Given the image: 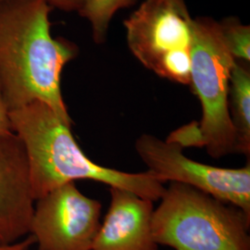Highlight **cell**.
I'll return each instance as SVG.
<instances>
[{"label":"cell","instance_id":"6da1fadb","mask_svg":"<svg viewBox=\"0 0 250 250\" xmlns=\"http://www.w3.org/2000/svg\"><path fill=\"white\" fill-rule=\"evenodd\" d=\"M45 0L0 2V92L9 111L39 101L69 125L62 73L77 57L76 44L53 37Z\"/></svg>","mask_w":250,"mask_h":250},{"label":"cell","instance_id":"7a4b0ae2","mask_svg":"<svg viewBox=\"0 0 250 250\" xmlns=\"http://www.w3.org/2000/svg\"><path fill=\"white\" fill-rule=\"evenodd\" d=\"M13 133L23 146L34 197L78 180L125 189L152 202L160 200L165 184L150 171L125 172L102 166L81 149L65 123L51 107L36 101L9 111Z\"/></svg>","mask_w":250,"mask_h":250},{"label":"cell","instance_id":"3957f363","mask_svg":"<svg viewBox=\"0 0 250 250\" xmlns=\"http://www.w3.org/2000/svg\"><path fill=\"white\" fill-rule=\"evenodd\" d=\"M235 60L224 45L218 21L198 17L193 23L190 83L202 117L174 131L168 141L204 146L213 159L236 153V137L228 108L229 81Z\"/></svg>","mask_w":250,"mask_h":250},{"label":"cell","instance_id":"277c9868","mask_svg":"<svg viewBox=\"0 0 250 250\" xmlns=\"http://www.w3.org/2000/svg\"><path fill=\"white\" fill-rule=\"evenodd\" d=\"M152 215L156 243L174 250H250V216L196 188L171 183Z\"/></svg>","mask_w":250,"mask_h":250},{"label":"cell","instance_id":"5b68a950","mask_svg":"<svg viewBox=\"0 0 250 250\" xmlns=\"http://www.w3.org/2000/svg\"><path fill=\"white\" fill-rule=\"evenodd\" d=\"M193 23L186 0H145L125 21L127 45L146 69L187 85Z\"/></svg>","mask_w":250,"mask_h":250},{"label":"cell","instance_id":"8992f818","mask_svg":"<svg viewBox=\"0 0 250 250\" xmlns=\"http://www.w3.org/2000/svg\"><path fill=\"white\" fill-rule=\"evenodd\" d=\"M135 151L147 170L165 184L179 183L241 208L250 216V163L231 169L211 166L187 157L178 144L153 134H141Z\"/></svg>","mask_w":250,"mask_h":250},{"label":"cell","instance_id":"52a82bcc","mask_svg":"<svg viewBox=\"0 0 250 250\" xmlns=\"http://www.w3.org/2000/svg\"><path fill=\"white\" fill-rule=\"evenodd\" d=\"M101 210L99 200L68 183L36 199L30 235L37 250H92Z\"/></svg>","mask_w":250,"mask_h":250},{"label":"cell","instance_id":"ba28073f","mask_svg":"<svg viewBox=\"0 0 250 250\" xmlns=\"http://www.w3.org/2000/svg\"><path fill=\"white\" fill-rule=\"evenodd\" d=\"M35 204L22 144L15 134L0 138V247L30 234Z\"/></svg>","mask_w":250,"mask_h":250},{"label":"cell","instance_id":"9c48e42d","mask_svg":"<svg viewBox=\"0 0 250 250\" xmlns=\"http://www.w3.org/2000/svg\"><path fill=\"white\" fill-rule=\"evenodd\" d=\"M109 193L92 250H159L152 233L153 202L123 188H110Z\"/></svg>","mask_w":250,"mask_h":250},{"label":"cell","instance_id":"30bf717a","mask_svg":"<svg viewBox=\"0 0 250 250\" xmlns=\"http://www.w3.org/2000/svg\"><path fill=\"white\" fill-rule=\"evenodd\" d=\"M228 108L236 137V153L250 156V63L235 61L228 90Z\"/></svg>","mask_w":250,"mask_h":250},{"label":"cell","instance_id":"8fae6325","mask_svg":"<svg viewBox=\"0 0 250 250\" xmlns=\"http://www.w3.org/2000/svg\"><path fill=\"white\" fill-rule=\"evenodd\" d=\"M137 0H85L78 11L81 17L87 20L96 44L106 41L111 20L121 9L134 6Z\"/></svg>","mask_w":250,"mask_h":250},{"label":"cell","instance_id":"7c38bea8","mask_svg":"<svg viewBox=\"0 0 250 250\" xmlns=\"http://www.w3.org/2000/svg\"><path fill=\"white\" fill-rule=\"evenodd\" d=\"M224 45L235 61L250 63V26L237 17H227L218 21Z\"/></svg>","mask_w":250,"mask_h":250},{"label":"cell","instance_id":"4fadbf2b","mask_svg":"<svg viewBox=\"0 0 250 250\" xmlns=\"http://www.w3.org/2000/svg\"><path fill=\"white\" fill-rule=\"evenodd\" d=\"M13 134L14 133L10 122L9 108L0 92V138L7 137Z\"/></svg>","mask_w":250,"mask_h":250},{"label":"cell","instance_id":"5bb4252c","mask_svg":"<svg viewBox=\"0 0 250 250\" xmlns=\"http://www.w3.org/2000/svg\"><path fill=\"white\" fill-rule=\"evenodd\" d=\"M6 0H0V2ZM53 9H58L65 12H78L85 0H45Z\"/></svg>","mask_w":250,"mask_h":250},{"label":"cell","instance_id":"9a60e30c","mask_svg":"<svg viewBox=\"0 0 250 250\" xmlns=\"http://www.w3.org/2000/svg\"><path fill=\"white\" fill-rule=\"evenodd\" d=\"M36 244L35 239L32 235L26 236L23 239L16 242L14 244H11L9 246L0 247V250H29L32 246Z\"/></svg>","mask_w":250,"mask_h":250}]
</instances>
